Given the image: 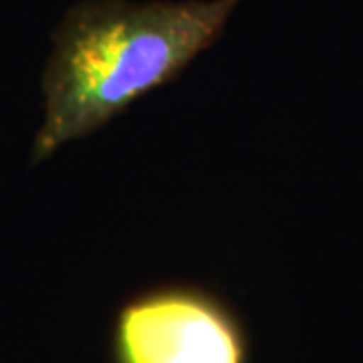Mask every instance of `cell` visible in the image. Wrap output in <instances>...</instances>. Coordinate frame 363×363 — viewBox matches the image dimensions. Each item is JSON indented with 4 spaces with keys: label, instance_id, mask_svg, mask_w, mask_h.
<instances>
[{
    "label": "cell",
    "instance_id": "1",
    "mask_svg": "<svg viewBox=\"0 0 363 363\" xmlns=\"http://www.w3.org/2000/svg\"><path fill=\"white\" fill-rule=\"evenodd\" d=\"M240 0H87L55 33L45 69V123L35 160L89 135L135 99L178 77L214 45Z\"/></svg>",
    "mask_w": 363,
    "mask_h": 363
},
{
    "label": "cell",
    "instance_id": "2",
    "mask_svg": "<svg viewBox=\"0 0 363 363\" xmlns=\"http://www.w3.org/2000/svg\"><path fill=\"white\" fill-rule=\"evenodd\" d=\"M119 363H245L242 339L216 301L164 289L130 303L117 323Z\"/></svg>",
    "mask_w": 363,
    "mask_h": 363
}]
</instances>
